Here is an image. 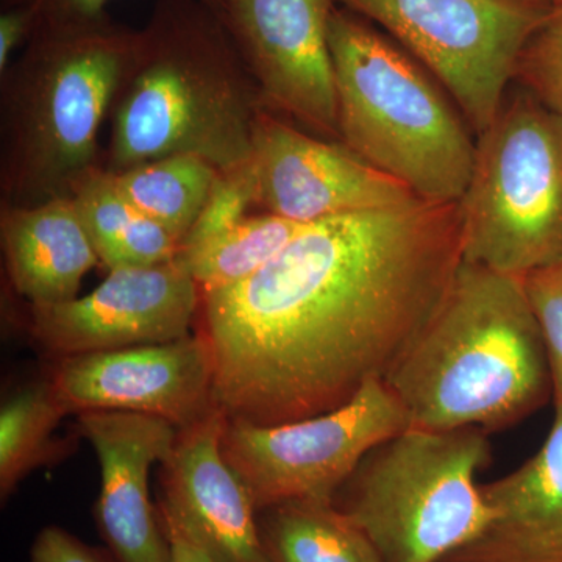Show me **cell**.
Listing matches in <instances>:
<instances>
[{
	"mask_svg": "<svg viewBox=\"0 0 562 562\" xmlns=\"http://www.w3.org/2000/svg\"><path fill=\"white\" fill-rule=\"evenodd\" d=\"M461 262L460 202L417 198L306 225L250 279L202 292L217 409L288 424L384 382Z\"/></svg>",
	"mask_w": 562,
	"mask_h": 562,
	"instance_id": "obj_1",
	"label": "cell"
},
{
	"mask_svg": "<svg viewBox=\"0 0 562 562\" xmlns=\"http://www.w3.org/2000/svg\"><path fill=\"white\" fill-rule=\"evenodd\" d=\"M260 88L205 0H155L111 106L102 168L198 155L220 172L251 161Z\"/></svg>",
	"mask_w": 562,
	"mask_h": 562,
	"instance_id": "obj_2",
	"label": "cell"
},
{
	"mask_svg": "<svg viewBox=\"0 0 562 562\" xmlns=\"http://www.w3.org/2000/svg\"><path fill=\"white\" fill-rule=\"evenodd\" d=\"M409 427L505 430L553 401L524 277L462 261L431 319L387 379Z\"/></svg>",
	"mask_w": 562,
	"mask_h": 562,
	"instance_id": "obj_3",
	"label": "cell"
},
{
	"mask_svg": "<svg viewBox=\"0 0 562 562\" xmlns=\"http://www.w3.org/2000/svg\"><path fill=\"white\" fill-rule=\"evenodd\" d=\"M135 36L110 16L40 25L0 72V205L70 198L102 166L99 132Z\"/></svg>",
	"mask_w": 562,
	"mask_h": 562,
	"instance_id": "obj_4",
	"label": "cell"
},
{
	"mask_svg": "<svg viewBox=\"0 0 562 562\" xmlns=\"http://www.w3.org/2000/svg\"><path fill=\"white\" fill-rule=\"evenodd\" d=\"M328 43L339 140L424 201L458 203L476 143L441 90L402 50L342 10Z\"/></svg>",
	"mask_w": 562,
	"mask_h": 562,
	"instance_id": "obj_5",
	"label": "cell"
},
{
	"mask_svg": "<svg viewBox=\"0 0 562 562\" xmlns=\"http://www.w3.org/2000/svg\"><path fill=\"white\" fill-rule=\"evenodd\" d=\"M487 435L408 427L361 461L344 484L346 502L335 505L383 562H441L490 519L476 483L491 460Z\"/></svg>",
	"mask_w": 562,
	"mask_h": 562,
	"instance_id": "obj_6",
	"label": "cell"
},
{
	"mask_svg": "<svg viewBox=\"0 0 562 562\" xmlns=\"http://www.w3.org/2000/svg\"><path fill=\"white\" fill-rule=\"evenodd\" d=\"M462 261L525 277L562 260V117L525 91L476 140Z\"/></svg>",
	"mask_w": 562,
	"mask_h": 562,
	"instance_id": "obj_7",
	"label": "cell"
},
{
	"mask_svg": "<svg viewBox=\"0 0 562 562\" xmlns=\"http://www.w3.org/2000/svg\"><path fill=\"white\" fill-rule=\"evenodd\" d=\"M408 427L394 392L376 380L346 405L306 419L279 425L227 419L221 450L260 513L290 502H335L361 461Z\"/></svg>",
	"mask_w": 562,
	"mask_h": 562,
	"instance_id": "obj_8",
	"label": "cell"
},
{
	"mask_svg": "<svg viewBox=\"0 0 562 562\" xmlns=\"http://www.w3.org/2000/svg\"><path fill=\"white\" fill-rule=\"evenodd\" d=\"M379 22L438 77L483 133L506 101L528 41L549 13L509 0H342Z\"/></svg>",
	"mask_w": 562,
	"mask_h": 562,
	"instance_id": "obj_9",
	"label": "cell"
},
{
	"mask_svg": "<svg viewBox=\"0 0 562 562\" xmlns=\"http://www.w3.org/2000/svg\"><path fill=\"white\" fill-rule=\"evenodd\" d=\"M266 109L339 140L328 27L331 0H216Z\"/></svg>",
	"mask_w": 562,
	"mask_h": 562,
	"instance_id": "obj_10",
	"label": "cell"
},
{
	"mask_svg": "<svg viewBox=\"0 0 562 562\" xmlns=\"http://www.w3.org/2000/svg\"><path fill=\"white\" fill-rule=\"evenodd\" d=\"M201 303V286L176 258L150 268L109 271L83 297L27 303V325L33 341L60 360L187 338Z\"/></svg>",
	"mask_w": 562,
	"mask_h": 562,
	"instance_id": "obj_11",
	"label": "cell"
},
{
	"mask_svg": "<svg viewBox=\"0 0 562 562\" xmlns=\"http://www.w3.org/2000/svg\"><path fill=\"white\" fill-rule=\"evenodd\" d=\"M49 379L69 414H147L183 430L217 409L213 350L201 331L171 342L60 358Z\"/></svg>",
	"mask_w": 562,
	"mask_h": 562,
	"instance_id": "obj_12",
	"label": "cell"
},
{
	"mask_svg": "<svg viewBox=\"0 0 562 562\" xmlns=\"http://www.w3.org/2000/svg\"><path fill=\"white\" fill-rule=\"evenodd\" d=\"M251 171L257 206L302 224L417 199L341 140L305 132L268 109L255 127Z\"/></svg>",
	"mask_w": 562,
	"mask_h": 562,
	"instance_id": "obj_13",
	"label": "cell"
},
{
	"mask_svg": "<svg viewBox=\"0 0 562 562\" xmlns=\"http://www.w3.org/2000/svg\"><path fill=\"white\" fill-rule=\"evenodd\" d=\"M227 417L216 409L179 430L171 457L161 462L158 516L216 562H269L258 509L246 484L221 450Z\"/></svg>",
	"mask_w": 562,
	"mask_h": 562,
	"instance_id": "obj_14",
	"label": "cell"
},
{
	"mask_svg": "<svg viewBox=\"0 0 562 562\" xmlns=\"http://www.w3.org/2000/svg\"><path fill=\"white\" fill-rule=\"evenodd\" d=\"M77 431L101 464L94 519L116 562H171V541L151 505L149 473L171 457L179 428L127 412L77 414Z\"/></svg>",
	"mask_w": 562,
	"mask_h": 562,
	"instance_id": "obj_15",
	"label": "cell"
},
{
	"mask_svg": "<svg viewBox=\"0 0 562 562\" xmlns=\"http://www.w3.org/2000/svg\"><path fill=\"white\" fill-rule=\"evenodd\" d=\"M482 495L483 530L441 562H562V406L541 449Z\"/></svg>",
	"mask_w": 562,
	"mask_h": 562,
	"instance_id": "obj_16",
	"label": "cell"
},
{
	"mask_svg": "<svg viewBox=\"0 0 562 562\" xmlns=\"http://www.w3.org/2000/svg\"><path fill=\"white\" fill-rule=\"evenodd\" d=\"M0 244L10 286L32 305L72 301L101 262L70 198L0 205Z\"/></svg>",
	"mask_w": 562,
	"mask_h": 562,
	"instance_id": "obj_17",
	"label": "cell"
},
{
	"mask_svg": "<svg viewBox=\"0 0 562 562\" xmlns=\"http://www.w3.org/2000/svg\"><path fill=\"white\" fill-rule=\"evenodd\" d=\"M260 513L269 562H383L368 536L335 502H290Z\"/></svg>",
	"mask_w": 562,
	"mask_h": 562,
	"instance_id": "obj_18",
	"label": "cell"
},
{
	"mask_svg": "<svg viewBox=\"0 0 562 562\" xmlns=\"http://www.w3.org/2000/svg\"><path fill=\"white\" fill-rule=\"evenodd\" d=\"M68 409L50 379L21 387L0 409V498L7 502L18 484L43 465L68 457L69 441L55 439Z\"/></svg>",
	"mask_w": 562,
	"mask_h": 562,
	"instance_id": "obj_19",
	"label": "cell"
},
{
	"mask_svg": "<svg viewBox=\"0 0 562 562\" xmlns=\"http://www.w3.org/2000/svg\"><path fill=\"white\" fill-rule=\"evenodd\" d=\"M217 173L198 155L180 154L111 176L133 209L160 222L181 244L198 221Z\"/></svg>",
	"mask_w": 562,
	"mask_h": 562,
	"instance_id": "obj_20",
	"label": "cell"
},
{
	"mask_svg": "<svg viewBox=\"0 0 562 562\" xmlns=\"http://www.w3.org/2000/svg\"><path fill=\"white\" fill-rule=\"evenodd\" d=\"M306 225L262 211L202 246L180 250L177 260L202 292L221 290L260 272Z\"/></svg>",
	"mask_w": 562,
	"mask_h": 562,
	"instance_id": "obj_21",
	"label": "cell"
},
{
	"mask_svg": "<svg viewBox=\"0 0 562 562\" xmlns=\"http://www.w3.org/2000/svg\"><path fill=\"white\" fill-rule=\"evenodd\" d=\"M70 199L99 260L110 271L122 238L139 211L121 194L113 176L102 166L79 181Z\"/></svg>",
	"mask_w": 562,
	"mask_h": 562,
	"instance_id": "obj_22",
	"label": "cell"
},
{
	"mask_svg": "<svg viewBox=\"0 0 562 562\" xmlns=\"http://www.w3.org/2000/svg\"><path fill=\"white\" fill-rule=\"evenodd\" d=\"M254 206H257V198L251 161L233 171L217 173L209 199L180 250L194 249L232 231L249 216Z\"/></svg>",
	"mask_w": 562,
	"mask_h": 562,
	"instance_id": "obj_23",
	"label": "cell"
},
{
	"mask_svg": "<svg viewBox=\"0 0 562 562\" xmlns=\"http://www.w3.org/2000/svg\"><path fill=\"white\" fill-rule=\"evenodd\" d=\"M516 77L525 91L562 117V7L528 41Z\"/></svg>",
	"mask_w": 562,
	"mask_h": 562,
	"instance_id": "obj_24",
	"label": "cell"
},
{
	"mask_svg": "<svg viewBox=\"0 0 562 562\" xmlns=\"http://www.w3.org/2000/svg\"><path fill=\"white\" fill-rule=\"evenodd\" d=\"M546 346L554 406H562V260L524 277Z\"/></svg>",
	"mask_w": 562,
	"mask_h": 562,
	"instance_id": "obj_25",
	"label": "cell"
},
{
	"mask_svg": "<svg viewBox=\"0 0 562 562\" xmlns=\"http://www.w3.org/2000/svg\"><path fill=\"white\" fill-rule=\"evenodd\" d=\"M110 0H0V9L22 7L35 14L40 25L87 24L109 18ZM210 7L216 0H205Z\"/></svg>",
	"mask_w": 562,
	"mask_h": 562,
	"instance_id": "obj_26",
	"label": "cell"
},
{
	"mask_svg": "<svg viewBox=\"0 0 562 562\" xmlns=\"http://www.w3.org/2000/svg\"><path fill=\"white\" fill-rule=\"evenodd\" d=\"M31 562H116L60 527L43 528L32 543Z\"/></svg>",
	"mask_w": 562,
	"mask_h": 562,
	"instance_id": "obj_27",
	"label": "cell"
},
{
	"mask_svg": "<svg viewBox=\"0 0 562 562\" xmlns=\"http://www.w3.org/2000/svg\"><path fill=\"white\" fill-rule=\"evenodd\" d=\"M38 27L35 14L22 7H7L0 10V72L14 58V52L22 49Z\"/></svg>",
	"mask_w": 562,
	"mask_h": 562,
	"instance_id": "obj_28",
	"label": "cell"
},
{
	"mask_svg": "<svg viewBox=\"0 0 562 562\" xmlns=\"http://www.w3.org/2000/svg\"><path fill=\"white\" fill-rule=\"evenodd\" d=\"M166 536L171 541V562H216L206 552H203L201 547L195 546L179 532L166 531Z\"/></svg>",
	"mask_w": 562,
	"mask_h": 562,
	"instance_id": "obj_29",
	"label": "cell"
},
{
	"mask_svg": "<svg viewBox=\"0 0 562 562\" xmlns=\"http://www.w3.org/2000/svg\"><path fill=\"white\" fill-rule=\"evenodd\" d=\"M509 2L520 3V5L530 7V9L549 14L562 7V0H509Z\"/></svg>",
	"mask_w": 562,
	"mask_h": 562,
	"instance_id": "obj_30",
	"label": "cell"
}]
</instances>
